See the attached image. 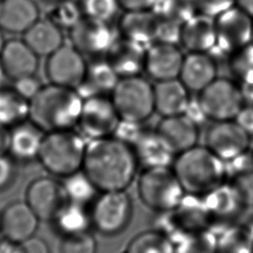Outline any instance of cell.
Masks as SVG:
<instances>
[{
	"mask_svg": "<svg viewBox=\"0 0 253 253\" xmlns=\"http://www.w3.org/2000/svg\"><path fill=\"white\" fill-rule=\"evenodd\" d=\"M138 166L132 146L114 136L87 142L82 170L99 192L126 191L134 181Z\"/></svg>",
	"mask_w": 253,
	"mask_h": 253,
	"instance_id": "1",
	"label": "cell"
},
{
	"mask_svg": "<svg viewBox=\"0 0 253 253\" xmlns=\"http://www.w3.org/2000/svg\"><path fill=\"white\" fill-rule=\"evenodd\" d=\"M172 169L186 195L204 198L227 181L223 160L206 145H195L176 155Z\"/></svg>",
	"mask_w": 253,
	"mask_h": 253,
	"instance_id": "2",
	"label": "cell"
},
{
	"mask_svg": "<svg viewBox=\"0 0 253 253\" xmlns=\"http://www.w3.org/2000/svg\"><path fill=\"white\" fill-rule=\"evenodd\" d=\"M83 105L74 88L48 83L30 102L29 119L44 132L76 128Z\"/></svg>",
	"mask_w": 253,
	"mask_h": 253,
	"instance_id": "3",
	"label": "cell"
},
{
	"mask_svg": "<svg viewBox=\"0 0 253 253\" xmlns=\"http://www.w3.org/2000/svg\"><path fill=\"white\" fill-rule=\"evenodd\" d=\"M87 142L76 128L45 132L38 160L49 174L63 178L82 169Z\"/></svg>",
	"mask_w": 253,
	"mask_h": 253,
	"instance_id": "4",
	"label": "cell"
},
{
	"mask_svg": "<svg viewBox=\"0 0 253 253\" xmlns=\"http://www.w3.org/2000/svg\"><path fill=\"white\" fill-rule=\"evenodd\" d=\"M137 194L157 213L175 210L186 195L171 166L144 168L137 178Z\"/></svg>",
	"mask_w": 253,
	"mask_h": 253,
	"instance_id": "5",
	"label": "cell"
},
{
	"mask_svg": "<svg viewBox=\"0 0 253 253\" xmlns=\"http://www.w3.org/2000/svg\"><path fill=\"white\" fill-rule=\"evenodd\" d=\"M110 97L124 121L140 124L155 111L153 85L140 75L120 78Z\"/></svg>",
	"mask_w": 253,
	"mask_h": 253,
	"instance_id": "6",
	"label": "cell"
},
{
	"mask_svg": "<svg viewBox=\"0 0 253 253\" xmlns=\"http://www.w3.org/2000/svg\"><path fill=\"white\" fill-rule=\"evenodd\" d=\"M89 211L92 227L104 236H115L129 224L132 201L126 191L99 192Z\"/></svg>",
	"mask_w": 253,
	"mask_h": 253,
	"instance_id": "7",
	"label": "cell"
},
{
	"mask_svg": "<svg viewBox=\"0 0 253 253\" xmlns=\"http://www.w3.org/2000/svg\"><path fill=\"white\" fill-rule=\"evenodd\" d=\"M197 101L207 119L214 122L234 120L244 106L239 86L225 78H215L199 92Z\"/></svg>",
	"mask_w": 253,
	"mask_h": 253,
	"instance_id": "8",
	"label": "cell"
},
{
	"mask_svg": "<svg viewBox=\"0 0 253 253\" xmlns=\"http://www.w3.org/2000/svg\"><path fill=\"white\" fill-rule=\"evenodd\" d=\"M121 118L109 96L83 100L76 129L89 141L113 136Z\"/></svg>",
	"mask_w": 253,
	"mask_h": 253,
	"instance_id": "9",
	"label": "cell"
},
{
	"mask_svg": "<svg viewBox=\"0 0 253 253\" xmlns=\"http://www.w3.org/2000/svg\"><path fill=\"white\" fill-rule=\"evenodd\" d=\"M88 62L86 57L70 42H64L46 56L44 73L48 83L76 88L84 79Z\"/></svg>",
	"mask_w": 253,
	"mask_h": 253,
	"instance_id": "10",
	"label": "cell"
},
{
	"mask_svg": "<svg viewBox=\"0 0 253 253\" xmlns=\"http://www.w3.org/2000/svg\"><path fill=\"white\" fill-rule=\"evenodd\" d=\"M216 47L232 54L253 42V18L237 6L215 18Z\"/></svg>",
	"mask_w": 253,
	"mask_h": 253,
	"instance_id": "11",
	"label": "cell"
},
{
	"mask_svg": "<svg viewBox=\"0 0 253 253\" xmlns=\"http://www.w3.org/2000/svg\"><path fill=\"white\" fill-rule=\"evenodd\" d=\"M69 33L70 43L86 58H103L117 41L110 23L83 18Z\"/></svg>",
	"mask_w": 253,
	"mask_h": 253,
	"instance_id": "12",
	"label": "cell"
},
{
	"mask_svg": "<svg viewBox=\"0 0 253 253\" xmlns=\"http://www.w3.org/2000/svg\"><path fill=\"white\" fill-rule=\"evenodd\" d=\"M250 134L234 120L214 122L206 136V146L224 162L247 152Z\"/></svg>",
	"mask_w": 253,
	"mask_h": 253,
	"instance_id": "13",
	"label": "cell"
},
{
	"mask_svg": "<svg viewBox=\"0 0 253 253\" xmlns=\"http://www.w3.org/2000/svg\"><path fill=\"white\" fill-rule=\"evenodd\" d=\"M25 201L41 221H51L67 199L61 182L50 177H39L28 185Z\"/></svg>",
	"mask_w": 253,
	"mask_h": 253,
	"instance_id": "14",
	"label": "cell"
},
{
	"mask_svg": "<svg viewBox=\"0 0 253 253\" xmlns=\"http://www.w3.org/2000/svg\"><path fill=\"white\" fill-rule=\"evenodd\" d=\"M40 221L26 201H15L0 212V234L7 240L23 243L36 235Z\"/></svg>",
	"mask_w": 253,
	"mask_h": 253,
	"instance_id": "15",
	"label": "cell"
},
{
	"mask_svg": "<svg viewBox=\"0 0 253 253\" xmlns=\"http://www.w3.org/2000/svg\"><path fill=\"white\" fill-rule=\"evenodd\" d=\"M211 216L212 226L236 223L242 212L247 210L235 187L226 181L203 198Z\"/></svg>",
	"mask_w": 253,
	"mask_h": 253,
	"instance_id": "16",
	"label": "cell"
},
{
	"mask_svg": "<svg viewBox=\"0 0 253 253\" xmlns=\"http://www.w3.org/2000/svg\"><path fill=\"white\" fill-rule=\"evenodd\" d=\"M184 56L177 44L155 42L146 48L144 70L156 82L176 79Z\"/></svg>",
	"mask_w": 253,
	"mask_h": 253,
	"instance_id": "17",
	"label": "cell"
},
{
	"mask_svg": "<svg viewBox=\"0 0 253 253\" xmlns=\"http://www.w3.org/2000/svg\"><path fill=\"white\" fill-rule=\"evenodd\" d=\"M45 132L30 119L9 128L7 153L18 162L38 160Z\"/></svg>",
	"mask_w": 253,
	"mask_h": 253,
	"instance_id": "18",
	"label": "cell"
},
{
	"mask_svg": "<svg viewBox=\"0 0 253 253\" xmlns=\"http://www.w3.org/2000/svg\"><path fill=\"white\" fill-rule=\"evenodd\" d=\"M146 48L143 44L127 40L117 39L105 58L120 78L136 76L144 69Z\"/></svg>",
	"mask_w": 253,
	"mask_h": 253,
	"instance_id": "19",
	"label": "cell"
},
{
	"mask_svg": "<svg viewBox=\"0 0 253 253\" xmlns=\"http://www.w3.org/2000/svg\"><path fill=\"white\" fill-rule=\"evenodd\" d=\"M155 130L176 154L197 145L199 138V126L185 114L163 118Z\"/></svg>",
	"mask_w": 253,
	"mask_h": 253,
	"instance_id": "20",
	"label": "cell"
},
{
	"mask_svg": "<svg viewBox=\"0 0 253 253\" xmlns=\"http://www.w3.org/2000/svg\"><path fill=\"white\" fill-rule=\"evenodd\" d=\"M39 57L23 39L6 41L0 52V61L11 80L36 74Z\"/></svg>",
	"mask_w": 253,
	"mask_h": 253,
	"instance_id": "21",
	"label": "cell"
},
{
	"mask_svg": "<svg viewBox=\"0 0 253 253\" xmlns=\"http://www.w3.org/2000/svg\"><path fill=\"white\" fill-rule=\"evenodd\" d=\"M120 80L105 57L91 59L82 82L75 88L82 100L95 96H109Z\"/></svg>",
	"mask_w": 253,
	"mask_h": 253,
	"instance_id": "22",
	"label": "cell"
},
{
	"mask_svg": "<svg viewBox=\"0 0 253 253\" xmlns=\"http://www.w3.org/2000/svg\"><path fill=\"white\" fill-rule=\"evenodd\" d=\"M40 18V7L36 0L1 2L0 28L4 33L23 36Z\"/></svg>",
	"mask_w": 253,
	"mask_h": 253,
	"instance_id": "23",
	"label": "cell"
},
{
	"mask_svg": "<svg viewBox=\"0 0 253 253\" xmlns=\"http://www.w3.org/2000/svg\"><path fill=\"white\" fill-rule=\"evenodd\" d=\"M180 43L189 52H208L216 45L215 18L197 13L181 28Z\"/></svg>",
	"mask_w": 253,
	"mask_h": 253,
	"instance_id": "24",
	"label": "cell"
},
{
	"mask_svg": "<svg viewBox=\"0 0 253 253\" xmlns=\"http://www.w3.org/2000/svg\"><path fill=\"white\" fill-rule=\"evenodd\" d=\"M160 18L152 10L126 11L119 21V32L123 38L143 45L157 41Z\"/></svg>",
	"mask_w": 253,
	"mask_h": 253,
	"instance_id": "25",
	"label": "cell"
},
{
	"mask_svg": "<svg viewBox=\"0 0 253 253\" xmlns=\"http://www.w3.org/2000/svg\"><path fill=\"white\" fill-rule=\"evenodd\" d=\"M189 91L201 92L216 77V65L207 52H189L184 56L179 77Z\"/></svg>",
	"mask_w": 253,
	"mask_h": 253,
	"instance_id": "26",
	"label": "cell"
},
{
	"mask_svg": "<svg viewBox=\"0 0 253 253\" xmlns=\"http://www.w3.org/2000/svg\"><path fill=\"white\" fill-rule=\"evenodd\" d=\"M132 148L139 165L144 168L172 166L177 155L156 130H142Z\"/></svg>",
	"mask_w": 253,
	"mask_h": 253,
	"instance_id": "27",
	"label": "cell"
},
{
	"mask_svg": "<svg viewBox=\"0 0 253 253\" xmlns=\"http://www.w3.org/2000/svg\"><path fill=\"white\" fill-rule=\"evenodd\" d=\"M153 93L154 110L163 118L184 114L191 101L189 90L179 78L157 81Z\"/></svg>",
	"mask_w": 253,
	"mask_h": 253,
	"instance_id": "28",
	"label": "cell"
},
{
	"mask_svg": "<svg viewBox=\"0 0 253 253\" xmlns=\"http://www.w3.org/2000/svg\"><path fill=\"white\" fill-rule=\"evenodd\" d=\"M23 40L39 56H48L65 42L63 31L49 18H40L24 35Z\"/></svg>",
	"mask_w": 253,
	"mask_h": 253,
	"instance_id": "29",
	"label": "cell"
},
{
	"mask_svg": "<svg viewBox=\"0 0 253 253\" xmlns=\"http://www.w3.org/2000/svg\"><path fill=\"white\" fill-rule=\"evenodd\" d=\"M55 230L62 236L89 231L92 227L87 207L67 201L51 219Z\"/></svg>",
	"mask_w": 253,
	"mask_h": 253,
	"instance_id": "30",
	"label": "cell"
},
{
	"mask_svg": "<svg viewBox=\"0 0 253 253\" xmlns=\"http://www.w3.org/2000/svg\"><path fill=\"white\" fill-rule=\"evenodd\" d=\"M30 102L21 97L12 86L0 88V126L11 128L29 119Z\"/></svg>",
	"mask_w": 253,
	"mask_h": 253,
	"instance_id": "31",
	"label": "cell"
},
{
	"mask_svg": "<svg viewBox=\"0 0 253 253\" xmlns=\"http://www.w3.org/2000/svg\"><path fill=\"white\" fill-rule=\"evenodd\" d=\"M215 253H253V243L239 224L217 226Z\"/></svg>",
	"mask_w": 253,
	"mask_h": 253,
	"instance_id": "32",
	"label": "cell"
},
{
	"mask_svg": "<svg viewBox=\"0 0 253 253\" xmlns=\"http://www.w3.org/2000/svg\"><path fill=\"white\" fill-rule=\"evenodd\" d=\"M61 184L67 201L85 207L93 203L99 192L93 181L82 169L63 177Z\"/></svg>",
	"mask_w": 253,
	"mask_h": 253,
	"instance_id": "33",
	"label": "cell"
},
{
	"mask_svg": "<svg viewBox=\"0 0 253 253\" xmlns=\"http://www.w3.org/2000/svg\"><path fill=\"white\" fill-rule=\"evenodd\" d=\"M125 253H176V247L165 233L154 228L135 234Z\"/></svg>",
	"mask_w": 253,
	"mask_h": 253,
	"instance_id": "34",
	"label": "cell"
},
{
	"mask_svg": "<svg viewBox=\"0 0 253 253\" xmlns=\"http://www.w3.org/2000/svg\"><path fill=\"white\" fill-rule=\"evenodd\" d=\"M152 11L160 19L179 25H183L198 13L194 0H157Z\"/></svg>",
	"mask_w": 253,
	"mask_h": 253,
	"instance_id": "35",
	"label": "cell"
},
{
	"mask_svg": "<svg viewBox=\"0 0 253 253\" xmlns=\"http://www.w3.org/2000/svg\"><path fill=\"white\" fill-rule=\"evenodd\" d=\"M47 18L62 31H71L84 18L78 0H63L51 6Z\"/></svg>",
	"mask_w": 253,
	"mask_h": 253,
	"instance_id": "36",
	"label": "cell"
},
{
	"mask_svg": "<svg viewBox=\"0 0 253 253\" xmlns=\"http://www.w3.org/2000/svg\"><path fill=\"white\" fill-rule=\"evenodd\" d=\"M216 239L211 229L183 237L176 244V253H215Z\"/></svg>",
	"mask_w": 253,
	"mask_h": 253,
	"instance_id": "37",
	"label": "cell"
},
{
	"mask_svg": "<svg viewBox=\"0 0 253 253\" xmlns=\"http://www.w3.org/2000/svg\"><path fill=\"white\" fill-rule=\"evenodd\" d=\"M83 16L96 21L111 23L120 8L118 0H78Z\"/></svg>",
	"mask_w": 253,
	"mask_h": 253,
	"instance_id": "38",
	"label": "cell"
},
{
	"mask_svg": "<svg viewBox=\"0 0 253 253\" xmlns=\"http://www.w3.org/2000/svg\"><path fill=\"white\" fill-rule=\"evenodd\" d=\"M230 69L241 83H253V42L231 54Z\"/></svg>",
	"mask_w": 253,
	"mask_h": 253,
	"instance_id": "39",
	"label": "cell"
},
{
	"mask_svg": "<svg viewBox=\"0 0 253 253\" xmlns=\"http://www.w3.org/2000/svg\"><path fill=\"white\" fill-rule=\"evenodd\" d=\"M60 253H97V240L90 231L64 236L59 245Z\"/></svg>",
	"mask_w": 253,
	"mask_h": 253,
	"instance_id": "40",
	"label": "cell"
},
{
	"mask_svg": "<svg viewBox=\"0 0 253 253\" xmlns=\"http://www.w3.org/2000/svg\"><path fill=\"white\" fill-rule=\"evenodd\" d=\"M12 81V88L29 102H31L43 87L42 80L36 74L22 76Z\"/></svg>",
	"mask_w": 253,
	"mask_h": 253,
	"instance_id": "41",
	"label": "cell"
},
{
	"mask_svg": "<svg viewBox=\"0 0 253 253\" xmlns=\"http://www.w3.org/2000/svg\"><path fill=\"white\" fill-rule=\"evenodd\" d=\"M227 181L235 187L246 208L253 207V170L239 174Z\"/></svg>",
	"mask_w": 253,
	"mask_h": 253,
	"instance_id": "42",
	"label": "cell"
},
{
	"mask_svg": "<svg viewBox=\"0 0 253 253\" xmlns=\"http://www.w3.org/2000/svg\"><path fill=\"white\" fill-rule=\"evenodd\" d=\"M197 12L216 18L235 6V0H194Z\"/></svg>",
	"mask_w": 253,
	"mask_h": 253,
	"instance_id": "43",
	"label": "cell"
},
{
	"mask_svg": "<svg viewBox=\"0 0 253 253\" xmlns=\"http://www.w3.org/2000/svg\"><path fill=\"white\" fill-rule=\"evenodd\" d=\"M142 130L139 123L121 120L113 136L132 146Z\"/></svg>",
	"mask_w": 253,
	"mask_h": 253,
	"instance_id": "44",
	"label": "cell"
},
{
	"mask_svg": "<svg viewBox=\"0 0 253 253\" xmlns=\"http://www.w3.org/2000/svg\"><path fill=\"white\" fill-rule=\"evenodd\" d=\"M181 28H182V25H179L177 23L167 21L164 19H160L156 42H161L171 43V44L180 43Z\"/></svg>",
	"mask_w": 253,
	"mask_h": 253,
	"instance_id": "45",
	"label": "cell"
},
{
	"mask_svg": "<svg viewBox=\"0 0 253 253\" xmlns=\"http://www.w3.org/2000/svg\"><path fill=\"white\" fill-rule=\"evenodd\" d=\"M15 160L8 154H0V190L8 188L16 176Z\"/></svg>",
	"mask_w": 253,
	"mask_h": 253,
	"instance_id": "46",
	"label": "cell"
},
{
	"mask_svg": "<svg viewBox=\"0 0 253 253\" xmlns=\"http://www.w3.org/2000/svg\"><path fill=\"white\" fill-rule=\"evenodd\" d=\"M234 121L245 130L250 136L253 135V105H245L241 108Z\"/></svg>",
	"mask_w": 253,
	"mask_h": 253,
	"instance_id": "47",
	"label": "cell"
},
{
	"mask_svg": "<svg viewBox=\"0 0 253 253\" xmlns=\"http://www.w3.org/2000/svg\"><path fill=\"white\" fill-rule=\"evenodd\" d=\"M20 244L23 253H50L46 241L36 235Z\"/></svg>",
	"mask_w": 253,
	"mask_h": 253,
	"instance_id": "48",
	"label": "cell"
},
{
	"mask_svg": "<svg viewBox=\"0 0 253 253\" xmlns=\"http://www.w3.org/2000/svg\"><path fill=\"white\" fill-rule=\"evenodd\" d=\"M120 7L125 11L152 10L157 0H118Z\"/></svg>",
	"mask_w": 253,
	"mask_h": 253,
	"instance_id": "49",
	"label": "cell"
},
{
	"mask_svg": "<svg viewBox=\"0 0 253 253\" xmlns=\"http://www.w3.org/2000/svg\"><path fill=\"white\" fill-rule=\"evenodd\" d=\"M189 119H191L195 124H197L198 126L200 124H202L204 122V120L207 119L203 109L201 108L200 104L198 103V101H190L188 108L186 110V112L184 113Z\"/></svg>",
	"mask_w": 253,
	"mask_h": 253,
	"instance_id": "50",
	"label": "cell"
},
{
	"mask_svg": "<svg viewBox=\"0 0 253 253\" xmlns=\"http://www.w3.org/2000/svg\"><path fill=\"white\" fill-rule=\"evenodd\" d=\"M0 253H23L20 243L3 238L0 240Z\"/></svg>",
	"mask_w": 253,
	"mask_h": 253,
	"instance_id": "51",
	"label": "cell"
},
{
	"mask_svg": "<svg viewBox=\"0 0 253 253\" xmlns=\"http://www.w3.org/2000/svg\"><path fill=\"white\" fill-rule=\"evenodd\" d=\"M244 104L253 105V83H241L239 85Z\"/></svg>",
	"mask_w": 253,
	"mask_h": 253,
	"instance_id": "52",
	"label": "cell"
},
{
	"mask_svg": "<svg viewBox=\"0 0 253 253\" xmlns=\"http://www.w3.org/2000/svg\"><path fill=\"white\" fill-rule=\"evenodd\" d=\"M9 140V129L0 126V154L7 153Z\"/></svg>",
	"mask_w": 253,
	"mask_h": 253,
	"instance_id": "53",
	"label": "cell"
},
{
	"mask_svg": "<svg viewBox=\"0 0 253 253\" xmlns=\"http://www.w3.org/2000/svg\"><path fill=\"white\" fill-rule=\"evenodd\" d=\"M235 6L253 18V0H235Z\"/></svg>",
	"mask_w": 253,
	"mask_h": 253,
	"instance_id": "54",
	"label": "cell"
},
{
	"mask_svg": "<svg viewBox=\"0 0 253 253\" xmlns=\"http://www.w3.org/2000/svg\"><path fill=\"white\" fill-rule=\"evenodd\" d=\"M241 226L243 227V229L245 230V232L247 233V235L249 236L250 240L253 243V214L246 218V220L241 224Z\"/></svg>",
	"mask_w": 253,
	"mask_h": 253,
	"instance_id": "55",
	"label": "cell"
},
{
	"mask_svg": "<svg viewBox=\"0 0 253 253\" xmlns=\"http://www.w3.org/2000/svg\"><path fill=\"white\" fill-rule=\"evenodd\" d=\"M9 79H10V78L8 77V75H7L5 69H4V67H3V65H2V63H1V61H0V88H3V87H5V86H8V85H7V81H8Z\"/></svg>",
	"mask_w": 253,
	"mask_h": 253,
	"instance_id": "56",
	"label": "cell"
},
{
	"mask_svg": "<svg viewBox=\"0 0 253 253\" xmlns=\"http://www.w3.org/2000/svg\"><path fill=\"white\" fill-rule=\"evenodd\" d=\"M5 42H6V40L4 38V31L0 28V52H1L2 48H3V46H4Z\"/></svg>",
	"mask_w": 253,
	"mask_h": 253,
	"instance_id": "57",
	"label": "cell"
},
{
	"mask_svg": "<svg viewBox=\"0 0 253 253\" xmlns=\"http://www.w3.org/2000/svg\"><path fill=\"white\" fill-rule=\"evenodd\" d=\"M44 4H46V5H48V7L50 8L51 6H53V5H55L56 3H58V2H61V1H63V0H42Z\"/></svg>",
	"mask_w": 253,
	"mask_h": 253,
	"instance_id": "58",
	"label": "cell"
},
{
	"mask_svg": "<svg viewBox=\"0 0 253 253\" xmlns=\"http://www.w3.org/2000/svg\"><path fill=\"white\" fill-rule=\"evenodd\" d=\"M1 2H2V0H0V6H1Z\"/></svg>",
	"mask_w": 253,
	"mask_h": 253,
	"instance_id": "59",
	"label": "cell"
},
{
	"mask_svg": "<svg viewBox=\"0 0 253 253\" xmlns=\"http://www.w3.org/2000/svg\"><path fill=\"white\" fill-rule=\"evenodd\" d=\"M252 158H253V152H252Z\"/></svg>",
	"mask_w": 253,
	"mask_h": 253,
	"instance_id": "60",
	"label": "cell"
},
{
	"mask_svg": "<svg viewBox=\"0 0 253 253\" xmlns=\"http://www.w3.org/2000/svg\"><path fill=\"white\" fill-rule=\"evenodd\" d=\"M0 235H1V234H0Z\"/></svg>",
	"mask_w": 253,
	"mask_h": 253,
	"instance_id": "61",
	"label": "cell"
}]
</instances>
